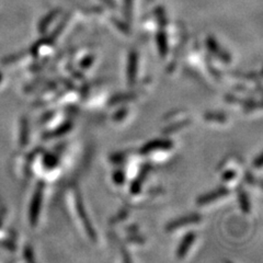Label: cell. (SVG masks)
<instances>
[{"instance_id": "cell-11", "label": "cell", "mask_w": 263, "mask_h": 263, "mask_svg": "<svg viewBox=\"0 0 263 263\" xmlns=\"http://www.w3.org/2000/svg\"><path fill=\"white\" fill-rule=\"evenodd\" d=\"M155 16H156L157 20L159 22V25L161 27L167 26V23H168V20H167V16H166V13H165V9L161 7V6L155 8Z\"/></svg>"}, {"instance_id": "cell-15", "label": "cell", "mask_w": 263, "mask_h": 263, "mask_svg": "<svg viewBox=\"0 0 263 263\" xmlns=\"http://www.w3.org/2000/svg\"><path fill=\"white\" fill-rule=\"evenodd\" d=\"M112 21H113V23H115V26H116L119 30H121L122 32H124V33H128V32H129V28H128V26L126 25V23H124L123 21L118 20V19H115V18H114V19H112Z\"/></svg>"}, {"instance_id": "cell-3", "label": "cell", "mask_w": 263, "mask_h": 263, "mask_svg": "<svg viewBox=\"0 0 263 263\" xmlns=\"http://www.w3.org/2000/svg\"><path fill=\"white\" fill-rule=\"evenodd\" d=\"M206 45L208 47V50H210L214 55H216L217 57L224 59L225 62H229L230 61V57L228 55V53H226L224 50H222V47L219 46V44L216 42L213 37H208L206 40Z\"/></svg>"}, {"instance_id": "cell-16", "label": "cell", "mask_w": 263, "mask_h": 263, "mask_svg": "<svg viewBox=\"0 0 263 263\" xmlns=\"http://www.w3.org/2000/svg\"><path fill=\"white\" fill-rule=\"evenodd\" d=\"M216 115H214V113H207L205 115V118L208 121H213V119H216V121H225L226 117L223 115V113H215Z\"/></svg>"}, {"instance_id": "cell-1", "label": "cell", "mask_w": 263, "mask_h": 263, "mask_svg": "<svg viewBox=\"0 0 263 263\" xmlns=\"http://www.w3.org/2000/svg\"><path fill=\"white\" fill-rule=\"evenodd\" d=\"M200 220H201L200 215L191 214V215H188V216H184V217H181V218H179V219L173 220V222H171V223H169L168 225H167L166 229L168 230V231H171V230L180 228V227H182L183 225L199 223Z\"/></svg>"}, {"instance_id": "cell-19", "label": "cell", "mask_w": 263, "mask_h": 263, "mask_svg": "<svg viewBox=\"0 0 263 263\" xmlns=\"http://www.w3.org/2000/svg\"><path fill=\"white\" fill-rule=\"evenodd\" d=\"M116 114H117V115H114V117H113V118H114L115 121H119V119H122V118H124L125 116H126V110H125V109L119 110V111L116 113Z\"/></svg>"}, {"instance_id": "cell-9", "label": "cell", "mask_w": 263, "mask_h": 263, "mask_svg": "<svg viewBox=\"0 0 263 263\" xmlns=\"http://www.w3.org/2000/svg\"><path fill=\"white\" fill-rule=\"evenodd\" d=\"M59 13H61V10H59V9H54V10L51 11L50 14H47L40 22L39 31L41 33H44L47 30V28H49V26L52 23V21L59 15Z\"/></svg>"}, {"instance_id": "cell-5", "label": "cell", "mask_w": 263, "mask_h": 263, "mask_svg": "<svg viewBox=\"0 0 263 263\" xmlns=\"http://www.w3.org/2000/svg\"><path fill=\"white\" fill-rule=\"evenodd\" d=\"M172 147V143L169 141H163V140H159V141H154L148 143L144 147L142 148V153L143 154H148V153H152L155 151H158V149H168Z\"/></svg>"}, {"instance_id": "cell-21", "label": "cell", "mask_w": 263, "mask_h": 263, "mask_svg": "<svg viewBox=\"0 0 263 263\" xmlns=\"http://www.w3.org/2000/svg\"><path fill=\"white\" fill-rule=\"evenodd\" d=\"M103 2H104L107 6H109V7H111V8L115 7V4H114V2H113V0H103Z\"/></svg>"}, {"instance_id": "cell-13", "label": "cell", "mask_w": 263, "mask_h": 263, "mask_svg": "<svg viewBox=\"0 0 263 263\" xmlns=\"http://www.w3.org/2000/svg\"><path fill=\"white\" fill-rule=\"evenodd\" d=\"M240 205L242 211L244 213H249L250 210V204H249V200H248V196L244 192L240 193Z\"/></svg>"}, {"instance_id": "cell-10", "label": "cell", "mask_w": 263, "mask_h": 263, "mask_svg": "<svg viewBox=\"0 0 263 263\" xmlns=\"http://www.w3.org/2000/svg\"><path fill=\"white\" fill-rule=\"evenodd\" d=\"M156 40H157V45H158V49H159L161 56H166L167 52H168V43H167V35L163 30L157 33Z\"/></svg>"}, {"instance_id": "cell-4", "label": "cell", "mask_w": 263, "mask_h": 263, "mask_svg": "<svg viewBox=\"0 0 263 263\" xmlns=\"http://www.w3.org/2000/svg\"><path fill=\"white\" fill-rule=\"evenodd\" d=\"M228 193H229V191L227 190L226 188H218L216 190L212 191L211 193L201 196L200 199L197 200V204H199V205L207 204V203H211L212 201L216 200V199H218V197H222V196L228 194Z\"/></svg>"}, {"instance_id": "cell-6", "label": "cell", "mask_w": 263, "mask_h": 263, "mask_svg": "<svg viewBox=\"0 0 263 263\" xmlns=\"http://www.w3.org/2000/svg\"><path fill=\"white\" fill-rule=\"evenodd\" d=\"M136 68H137V53L135 51L129 53L128 57V68H127V76L129 85H133L136 78Z\"/></svg>"}, {"instance_id": "cell-22", "label": "cell", "mask_w": 263, "mask_h": 263, "mask_svg": "<svg viewBox=\"0 0 263 263\" xmlns=\"http://www.w3.org/2000/svg\"><path fill=\"white\" fill-rule=\"evenodd\" d=\"M147 2H148V3H153V2H154V0H147Z\"/></svg>"}, {"instance_id": "cell-8", "label": "cell", "mask_w": 263, "mask_h": 263, "mask_svg": "<svg viewBox=\"0 0 263 263\" xmlns=\"http://www.w3.org/2000/svg\"><path fill=\"white\" fill-rule=\"evenodd\" d=\"M195 240V234L194 232H189V234L184 237L182 240L180 247L178 249V256L179 258H183L185 253L188 252V250L190 248L191 244Z\"/></svg>"}, {"instance_id": "cell-17", "label": "cell", "mask_w": 263, "mask_h": 263, "mask_svg": "<svg viewBox=\"0 0 263 263\" xmlns=\"http://www.w3.org/2000/svg\"><path fill=\"white\" fill-rule=\"evenodd\" d=\"M93 59H94V57L92 55H89V56L85 57L82 59V62L80 63V67L83 68V69L90 67L91 64L93 63Z\"/></svg>"}, {"instance_id": "cell-20", "label": "cell", "mask_w": 263, "mask_h": 263, "mask_svg": "<svg viewBox=\"0 0 263 263\" xmlns=\"http://www.w3.org/2000/svg\"><path fill=\"white\" fill-rule=\"evenodd\" d=\"M114 180H115L117 183H122V182H124V175H123V173H122L121 171L115 172Z\"/></svg>"}, {"instance_id": "cell-7", "label": "cell", "mask_w": 263, "mask_h": 263, "mask_svg": "<svg viewBox=\"0 0 263 263\" xmlns=\"http://www.w3.org/2000/svg\"><path fill=\"white\" fill-rule=\"evenodd\" d=\"M77 211H78V214L79 216L81 217L82 219V223H83V226L86 227V230L89 235H90V237L92 239H94V231L92 229V226L90 225V223H89V220L87 219V215L85 213V210H83V206H82V203H81V200L80 197L78 199L77 197Z\"/></svg>"}, {"instance_id": "cell-2", "label": "cell", "mask_w": 263, "mask_h": 263, "mask_svg": "<svg viewBox=\"0 0 263 263\" xmlns=\"http://www.w3.org/2000/svg\"><path fill=\"white\" fill-rule=\"evenodd\" d=\"M41 201H42V190L39 188L37 190V192L34 194V197L32 200L31 208H30V220H31V224L35 225L38 222V217L40 214V208H41Z\"/></svg>"}, {"instance_id": "cell-14", "label": "cell", "mask_w": 263, "mask_h": 263, "mask_svg": "<svg viewBox=\"0 0 263 263\" xmlns=\"http://www.w3.org/2000/svg\"><path fill=\"white\" fill-rule=\"evenodd\" d=\"M124 6L125 16H126V18L129 20L132 17V11H133V0H124Z\"/></svg>"}, {"instance_id": "cell-12", "label": "cell", "mask_w": 263, "mask_h": 263, "mask_svg": "<svg viewBox=\"0 0 263 263\" xmlns=\"http://www.w3.org/2000/svg\"><path fill=\"white\" fill-rule=\"evenodd\" d=\"M22 133H21V146H25L28 144V135H29V129H28V121H26V119H23L22 121Z\"/></svg>"}, {"instance_id": "cell-18", "label": "cell", "mask_w": 263, "mask_h": 263, "mask_svg": "<svg viewBox=\"0 0 263 263\" xmlns=\"http://www.w3.org/2000/svg\"><path fill=\"white\" fill-rule=\"evenodd\" d=\"M45 161H46V165L50 167H54L57 164V159L55 156H47Z\"/></svg>"}]
</instances>
